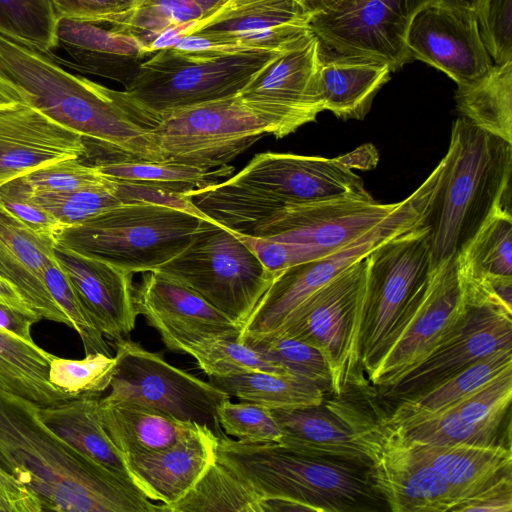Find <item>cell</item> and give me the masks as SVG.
I'll use <instances>...</instances> for the list:
<instances>
[{
  "label": "cell",
  "mask_w": 512,
  "mask_h": 512,
  "mask_svg": "<svg viewBox=\"0 0 512 512\" xmlns=\"http://www.w3.org/2000/svg\"><path fill=\"white\" fill-rule=\"evenodd\" d=\"M0 77L34 106L98 147L101 162L163 161L151 129L159 115L127 91L68 72L48 53L0 30ZM97 164V163H96Z\"/></svg>",
  "instance_id": "6da1fadb"
},
{
  "label": "cell",
  "mask_w": 512,
  "mask_h": 512,
  "mask_svg": "<svg viewBox=\"0 0 512 512\" xmlns=\"http://www.w3.org/2000/svg\"><path fill=\"white\" fill-rule=\"evenodd\" d=\"M38 407L0 389V467L36 496L42 511L163 512L133 483L54 434Z\"/></svg>",
  "instance_id": "7a4b0ae2"
},
{
  "label": "cell",
  "mask_w": 512,
  "mask_h": 512,
  "mask_svg": "<svg viewBox=\"0 0 512 512\" xmlns=\"http://www.w3.org/2000/svg\"><path fill=\"white\" fill-rule=\"evenodd\" d=\"M344 195L368 197L361 177L335 158L264 152L235 176L188 194L208 219L246 233L290 205Z\"/></svg>",
  "instance_id": "3957f363"
},
{
  "label": "cell",
  "mask_w": 512,
  "mask_h": 512,
  "mask_svg": "<svg viewBox=\"0 0 512 512\" xmlns=\"http://www.w3.org/2000/svg\"><path fill=\"white\" fill-rule=\"evenodd\" d=\"M216 458L264 499L313 512H368L385 501L369 469L305 453L283 442L244 443L217 436Z\"/></svg>",
  "instance_id": "277c9868"
},
{
  "label": "cell",
  "mask_w": 512,
  "mask_h": 512,
  "mask_svg": "<svg viewBox=\"0 0 512 512\" xmlns=\"http://www.w3.org/2000/svg\"><path fill=\"white\" fill-rule=\"evenodd\" d=\"M445 156L446 172L425 222L433 267L456 255L497 206L510 203L512 144L460 117Z\"/></svg>",
  "instance_id": "5b68a950"
},
{
  "label": "cell",
  "mask_w": 512,
  "mask_h": 512,
  "mask_svg": "<svg viewBox=\"0 0 512 512\" xmlns=\"http://www.w3.org/2000/svg\"><path fill=\"white\" fill-rule=\"evenodd\" d=\"M203 220L160 204L127 203L64 227L56 245L134 274L151 272L185 250Z\"/></svg>",
  "instance_id": "8992f818"
},
{
  "label": "cell",
  "mask_w": 512,
  "mask_h": 512,
  "mask_svg": "<svg viewBox=\"0 0 512 512\" xmlns=\"http://www.w3.org/2000/svg\"><path fill=\"white\" fill-rule=\"evenodd\" d=\"M447 167L444 156L424 182L380 223L340 249L278 273L243 324L239 341L274 334L289 314L384 242L425 224Z\"/></svg>",
  "instance_id": "52a82bcc"
},
{
  "label": "cell",
  "mask_w": 512,
  "mask_h": 512,
  "mask_svg": "<svg viewBox=\"0 0 512 512\" xmlns=\"http://www.w3.org/2000/svg\"><path fill=\"white\" fill-rule=\"evenodd\" d=\"M351 429L370 460V479L393 512H445L459 502L453 488L417 458L381 406L341 395L324 400Z\"/></svg>",
  "instance_id": "ba28073f"
},
{
  "label": "cell",
  "mask_w": 512,
  "mask_h": 512,
  "mask_svg": "<svg viewBox=\"0 0 512 512\" xmlns=\"http://www.w3.org/2000/svg\"><path fill=\"white\" fill-rule=\"evenodd\" d=\"M159 115L151 134L162 159L209 170L226 166L265 136L284 137L272 115L239 93Z\"/></svg>",
  "instance_id": "9c48e42d"
},
{
  "label": "cell",
  "mask_w": 512,
  "mask_h": 512,
  "mask_svg": "<svg viewBox=\"0 0 512 512\" xmlns=\"http://www.w3.org/2000/svg\"><path fill=\"white\" fill-rule=\"evenodd\" d=\"M155 271L192 289L241 328L276 276L232 230L210 219Z\"/></svg>",
  "instance_id": "30bf717a"
},
{
  "label": "cell",
  "mask_w": 512,
  "mask_h": 512,
  "mask_svg": "<svg viewBox=\"0 0 512 512\" xmlns=\"http://www.w3.org/2000/svg\"><path fill=\"white\" fill-rule=\"evenodd\" d=\"M280 51L205 56L162 49L142 62L125 91L159 115L240 93Z\"/></svg>",
  "instance_id": "8fae6325"
},
{
  "label": "cell",
  "mask_w": 512,
  "mask_h": 512,
  "mask_svg": "<svg viewBox=\"0 0 512 512\" xmlns=\"http://www.w3.org/2000/svg\"><path fill=\"white\" fill-rule=\"evenodd\" d=\"M471 302L457 254L434 266L381 345L367 373L378 388L390 385L425 358L461 324Z\"/></svg>",
  "instance_id": "7c38bea8"
},
{
  "label": "cell",
  "mask_w": 512,
  "mask_h": 512,
  "mask_svg": "<svg viewBox=\"0 0 512 512\" xmlns=\"http://www.w3.org/2000/svg\"><path fill=\"white\" fill-rule=\"evenodd\" d=\"M365 282L364 258L307 297L272 334L317 348L328 364L335 395L345 392L359 365Z\"/></svg>",
  "instance_id": "4fadbf2b"
},
{
  "label": "cell",
  "mask_w": 512,
  "mask_h": 512,
  "mask_svg": "<svg viewBox=\"0 0 512 512\" xmlns=\"http://www.w3.org/2000/svg\"><path fill=\"white\" fill-rule=\"evenodd\" d=\"M359 365L368 373L404 309L433 268L426 224L384 242L366 258Z\"/></svg>",
  "instance_id": "5bb4252c"
},
{
  "label": "cell",
  "mask_w": 512,
  "mask_h": 512,
  "mask_svg": "<svg viewBox=\"0 0 512 512\" xmlns=\"http://www.w3.org/2000/svg\"><path fill=\"white\" fill-rule=\"evenodd\" d=\"M117 365L107 402L143 405L183 421L208 426L224 435L217 417L220 404L230 396L193 374L168 363L139 343L115 340Z\"/></svg>",
  "instance_id": "9a60e30c"
},
{
  "label": "cell",
  "mask_w": 512,
  "mask_h": 512,
  "mask_svg": "<svg viewBox=\"0 0 512 512\" xmlns=\"http://www.w3.org/2000/svg\"><path fill=\"white\" fill-rule=\"evenodd\" d=\"M398 204L344 195L290 205L254 224L245 234L283 242L292 265L297 266L345 246L380 223Z\"/></svg>",
  "instance_id": "2e32d148"
},
{
  "label": "cell",
  "mask_w": 512,
  "mask_h": 512,
  "mask_svg": "<svg viewBox=\"0 0 512 512\" xmlns=\"http://www.w3.org/2000/svg\"><path fill=\"white\" fill-rule=\"evenodd\" d=\"M431 0H348L315 15L310 29L321 51L364 57L389 65L392 71L412 61L406 46L415 14Z\"/></svg>",
  "instance_id": "e0dca14e"
},
{
  "label": "cell",
  "mask_w": 512,
  "mask_h": 512,
  "mask_svg": "<svg viewBox=\"0 0 512 512\" xmlns=\"http://www.w3.org/2000/svg\"><path fill=\"white\" fill-rule=\"evenodd\" d=\"M464 276L469 282L471 302L461 324L420 362L390 385L379 388L384 398H407L495 351L512 349V313L491 301L471 278Z\"/></svg>",
  "instance_id": "ac0fdd59"
},
{
  "label": "cell",
  "mask_w": 512,
  "mask_h": 512,
  "mask_svg": "<svg viewBox=\"0 0 512 512\" xmlns=\"http://www.w3.org/2000/svg\"><path fill=\"white\" fill-rule=\"evenodd\" d=\"M311 18L295 0H227L197 25L194 47L203 55L280 51L311 30Z\"/></svg>",
  "instance_id": "d6986e66"
},
{
  "label": "cell",
  "mask_w": 512,
  "mask_h": 512,
  "mask_svg": "<svg viewBox=\"0 0 512 512\" xmlns=\"http://www.w3.org/2000/svg\"><path fill=\"white\" fill-rule=\"evenodd\" d=\"M320 62V42L310 30L272 58L239 95L272 115L285 137L324 111Z\"/></svg>",
  "instance_id": "ffe728a7"
},
{
  "label": "cell",
  "mask_w": 512,
  "mask_h": 512,
  "mask_svg": "<svg viewBox=\"0 0 512 512\" xmlns=\"http://www.w3.org/2000/svg\"><path fill=\"white\" fill-rule=\"evenodd\" d=\"M406 46L411 60H420L469 83L493 65L479 34L473 11L428 3L413 17Z\"/></svg>",
  "instance_id": "44dd1931"
},
{
  "label": "cell",
  "mask_w": 512,
  "mask_h": 512,
  "mask_svg": "<svg viewBox=\"0 0 512 512\" xmlns=\"http://www.w3.org/2000/svg\"><path fill=\"white\" fill-rule=\"evenodd\" d=\"M138 315L157 330L165 346L175 352L200 337L241 333V326L187 286L159 271L145 272L135 286Z\"/></svg>",
  "instance_id": "7402d4cb"
},
{
  "label": "cell",
  "mask_w": 512,
  "mask_h": 512,
  "mask_svg": "<svg viewBox=\"0 0 512 512\" xmlns=\"http://www.w3.org/2000/svg\"><path fill=\"white\" fill-rule=\"evenodd\" d=\"M88 157L82 135L34 106L0 109V185L44 166Z\"/></svg>",
  "instance_id": "603a6c76"
},
{
  "label": "cell",
  "mask_w": 512,
  "mask_h": 512,
  "mask_svg": "<svg viewBox=\"0 0 512 512\" xmlns=\"http://www.w3.org/2000/svg\"><path fill=\"white\" fill-rule=\"evenodd\" d=\"M511 400L512 368L439 412L396 427L407 441L433 445L499 444L496 436Z\"/></svg>",
  "instance_id": "cb8c5ba5"
},
{
  "label": "cell",
  "mask_w": 512,
  "mask_h": 512,
  "mask_svg": "<svg viewBox=\"0 0 512 512\" xmlns=\"http://www.w3.org/2000/svg\"><path fill=\"white\" fill-rule=\"evenodd\" d=\"M55 257L104 335L115 341L135 328L134 273L59 245Z\"/></svg>",
  "instance_id": "d4e9b609"
},
{
  "label": "cell",
  "mask_w": 512,
  "mask_h": 512,
  "mask_svg": "<svg viewBox=\"0 0 512 512\" xmlns=\"http://www.w3.org/2000/svg\"><path fill=\"white\" fill-rule=\"evenodd\" d=\"M55 246V239L38 235L0 207V278L42 319L72 327L45 280L47 267L57 262Z\"/></svg>",
  "instance_id": "484cf974"
},
{
  "label": "cell",
  "mask_w": 512,
  "mask_h": 512,
  "mask_svg": "<svg viewBox=\"0 0 512 512\" xmlns=\"http://www.w3.org/2000/svg\"><path fill=\"white\" fill-rule=\"evenodd\" d=\"M217 435L206 425L159 451L124 456L134 484L163 512L182 499L216 459Z\"/></svg>",
  "instance_id": "4316f807"
},
{
  "label": "cell",
  "mask_w": 512,
  "mask_h": 512,
  "mask_svg": "<svg viewBox=\"0 0 512 512\" xmlns=\"http://www.w3.org/2000/svg\"><path fill=\"white\" fill-rule=\"evenodd\" d=\"M57 47L70 57L67 60L48 51L58 64L81 73L117 81L126 88L149 56L132 36L102 24L58 16Z\"/></svg>",
  "instance_id": "83f0119b"
},
{
  "label": "cell",
  "mask_w": 512,
  "mask_h": 512,
  "mask_svg": "<svg viewBox=\"0 0 512 512\" xmlns=\"http://www.w3.org/2000/svg\"><path fill=\"white\" fill-rule=\"evenodd\" d=\"M406 442L417 458L433 468L453 488L459 502L511 474V448L501 443L433 445Z\"/></svg>",
  "instance_id": "f1b7e54d"
},
{
  "label": "cell",
  "mask_w": 512,
  "mask_h": 512,
  "mask_svg": "<svg viewBox=\"0 0 512 512\" xmlns=\"http://www.w3.org/2000/svg\"><path fill=\"white\" fill-rule=\"evenodd\" d=\"M282 430L279 442L305 453L354 464L370 471V460L348 425L324 401L290 409H271Z\"/></svg>",
  "instance_id": "f546056e"
},
{
  "label": "cell",
  "mask_w": 512,
  "mask_h": 512,
  "mask_svg": "<svg viewBox=\"0 0 512 512\" xmlns=\"http://www.w3.org/2000/svg\"><path fill=\"white\" fill-rule=\"evenodd\" d=\"M319 90L324 110L342 119L362 120L392 72L388 64L321 51Z\"/></svg>",
  "instance_id": "4dcf8cb0"
},
{
  "label": "cell",
  "mask_w": 512,
  "mask_h": 512,
  "mask_svg": "<svg viewBox=\"0 0 512 512\" xmlns=\"http://www.w3.org/2000/svg\"><path fill=\"white\" fill-rule=\"evenodd\" d=\"M98 413L104 430L123 456L166 449L202 427L143 405L102 398Z\"/></svg>",
  "instance_id": "1f68e13d"
},
{
  "label": "cell",
  "mask_w": 512,
  "mask_h": 512,
  "mask_svg": "<svg viewBox=\"0 0 512 512\" xmlns=\"http://www.w3.org/2000/svg\"><path fill=\"white\" fill-rule=\"evenodd\" d=\"M100 398L99 393H84L58 405L39 406V418L76 450L134 484L123 454L99 420Z\"/></svg>",
  "instance_id": "d6a6232c"
},
{
  "label": "cell",
  "mask_w": 512,
  "mask_h": 512,
  "mask_svg": "<svg viewBox=\"0 0 512 512\" xmlns=\"http://www.w3.org/2000/svg\"><path fill=\"white\" fill-rule=\"evenodd\" d=\"M512 368V349H500L432 386L398 401L388 413L398 427L416 423L452 405Z\"/></svg>",
  "instance_id": "836d02e7"
},
{
  "label": "cell",
  "mask_w": 512,
  "mask_h": 512,
  "mask_svg": "<svg viewBox=\"0 0 512 512\" xmlns=\"http://www.w3.org/2000/svg\"><path fill=\"white\" fill-rule=\"evenodd\" d=\"M52 355L0 328V389L40 407L74 398L49 381Z\"/></svg>",
  "instance_id": "e575fe53"
},
{
  "label": "cell",
  "mask_w": 512,
  "mask_h": 512,
  "mask_svg": "<svg viewBox=\"0 0 512 512\" xmlns=\"http://www.w3.org/2000/svg\"><path fill=\"white\" fill-rule=\"evenodd\" d=\"M457 86L455 100L462 117L512 144V61L493 64L479 78Z\"/></svg>",
  "instance_id": "d590c367"
},
{
  "label": "cell",
  "mask_w": 512,
  "mask_h": 512,
  "mask_svg": "<svg viewBox=\"0 0 512 512\" xmlns=\"http://www.w3.org/2000/svg\"><path fill=\"white\" fill-rule=\"evenodd\" d=\"M216 388L240 400L270 409L321 404L326 391L309 380L290 374L253 371L232 376H208Z\"/></svg>",
  "instance_id": "8d00e7d4"
},
{
  "label": "cell",
  "mask_w": 512,
  "mask_h": 512,
  "mask_svg": "<svg viewBox=\"0 0 512 512\" xmlns=\"http://www.w3.org/2000/svg\"><path fill=\"white\" fill-rule=\"evenodd\" d=\"M227 0H138L128 12L106 25L135 38L146 54L154 40L168 29L207 19ZM149 55V54H148Z\"/></svg>",
  "instance_id": "74e56055"
},
{
  "label": "cell",
  "mask_w": 512,
  "mask_h": 512,
  "mask_svg": "<svg viewBox=\"0 0 512 512\" xmlns=\"http://www.w3.org/2000/svg\"><path fill=\"white\" fill-rule=\"evenodd\" d=\"M114 181L142 184L186 194L220 182L234 171L232 166L205 169L174 161H111L93 164Z\"/></svg>",
  "instance_id": "f35d334b"
},
{
  "label": "cell",
  "mask_w": 512,
  "mask_h": 512,
  "mask_svg": "<svg viewBox=\"0 0 512 512\" xmlns=\"http://www.w3.org/2000/svg\"><path fill=\"white\" fill-rule=\"evenodd\" d=\"M263 498L217 458L166 512H263Z\"/></svg>",
  "instance_id": "ab89813d"
},
{
  "label": "cell",
  "mask_w": 512,
  "mask_h": 512,
  "mask_svg": "<svg viewBox=\"0 0 512 512\" xmlns=\"http://www.w3.org/2000/svg\"><path fill=\"white\" fill-rule=\"evenodd\" d=\"M459 271L473 279L512 276V216L497 206L457 253Z\"/></svg>",
  "instance_id": "60d3db41"
},
{
  "label": "cell",
  "mask_w": 512,
  "mask_h": 512,
  "mask_svg": "<svg viewBox=\"0 0 512 512\" xmlns=\"http://www.w3.org/2000/svg\"><path fill=\"white\" fill-rule=\"evenodd\" d=\"M239 335L233 333L200 337L183 344L179 353L191 355L207 376L223 377L253 371L289 374L282 366L240 342Z\"/></svg>",
  "instance_id": "b9f144b4"
},
{
  "label": "cell",
  "mask_w": 512,
  "mask_h": 512,
  "mask_svg": "<svg viewBox=\"0 0 512 512\" xmlns=\"http://www.w3.org/2000/svg\"><path fill=\"white\" fill-rule=\"evenodd\" d=\"M57 20L50 0H0V30L44 53L57 48Z\"/></svg>",
  "instance_id": "7bdbcfd3"
},
{
  "label": "cell",
  "mask_w": 512,
  "mask_h": 512,
  "mask_svg": "<svg viewBox=\"0 0 512 512\" xmlns=\"http://www.w3.org/2000/svg\"><path fill=\"white\" fill-rule=\"evenodd\" d=\"M243 342L293 376L309 380L332 391L331 373L322 353L315 347L285 336L244 339Z\"/></svg>",
  "instance_id": "ee69618b"
},
{
  "label": "cell",
  "mask_w": 512,
  "mask_h": 512,
  "mask_svg": "<svg viewBox=\"0 0 512 512\" xmlns=\"http://www.w3.org/2000/svg\"><path fill=\"white\" fill-rule=\"evenodd\" d=\"M116 365L115 356L103 353L85 354L83 359L52 355L49 381L73 397L84 393L101 394L110 386Z\"/></svg>",
  "instance_id": "f6af8a7d"
},
{
  "label": "cell",
  "mask_w": 512,
  "mask_h": 512,
  "mask_svg": "<svg viewBox=\"0 0 512 512\" xmlns=\"http://www.w3.org/2000/svg\"><path fill=\"white\" fill-rule=\"evenodd\" d=\"M32 193V192H31ZM33 199L64 227L86 221L123 203L114 182L67 193L33 194Z\"/></svg>",
  "instance_id": "bcb514c9"
},
{
  "label": "cell",
  "mask_w": 512,
  "mask_h": 512,
  "mask_svg": "<svg viewBox=\"0 0 512 512\" xmlns=\"http://www.w3.org/2000/svg\"><path fill=\"white\" fill-rule=\"evenodd\" d=\"M45 280L51 295L69 317L71 328L80 336L85 354L103 353L112 356L103 332L57 262L47 267Z\"/></svg>",
  "instance_id": "7dc6e473"
},
{
  "label": "cell",
  "mask_w": 512,
  "mask_h": 512,
  "mask_svg": "<svg viewBox=\"0 0 512 512\" xmlns=\"http://www.w3.org/2000/svg\"><path fill=\"white\" fill-rule=\"evenodd\" d=\"M217 417L224 433L240 442H279L283 435L272 410L254 402L227 399L218 407Z\"/></svg>",
  "instance_id": "c3c4849f"
},
{
  "label": "cell",
  "mask_w": 512,
  "mask_h": 512,
  "mask_svg": "<svg viewBox=\"0 0 512 512\" xmlns=\"http://www.w3.org/2000/svg\"><path fill=\"white\" fill-rule=\"evenodd\" d=\"M33 194L67 193L106 184L93 164L82 159H66L21 176Z\"/></svg>",
  "instance_id": "681fc988"
},
{
  "label": "cell",
  "mask_w": 512,
  "mask_h": 512,
  "mask_svg": "<svg viewBox=\"0 0 512 512\" xmlns=\"http://www.w3.org/2000/svg\"><path fill=\"white\" fill-rule=\"evenodd\" d=\"M475 15L493 64L512 61V0H483Z\"/></svg>",
  "instance_id": "f907efd6"
},
{
  "label": "cell",
  "mask_w": 512,
  "mask_h": 512,
  "mask_svg": "<svg viewBox=\"0 0 512 512\" xmlns=\"http://www.w3.org/2000/svg\"><path fill=\"white\" fill-rule=\"evenodd\" d=\"M0 207L38 235L55 239L64 226L32 197L22 177L0 185Z\"/></svg>",
  "instance_id": "816d5d0a"
},
{
  "label": "cell",
  "mask_w": 512,
  "mask_h": 512,
  "mask_svg": "<svg viewBox=\"0 0 512 512\" xmlns=\"http://www.w3.org/2000/svg\"><path fill=\"white\" fill-rule=\"evenodd\" d=\"M138 0H53L58 16L106 24L132 9Z\"/></svg>",
  "instance_id": "f5cc1de1"
},
{
  "label": "cell",
  "mask_w": 512,
  "mask_h": 512,
  "mask_svg": "<svg viewBox=\"0 0 512 512\" xmlns=\"http://www.w3.org/2000/svg\"><path fill=\"white\" fill-rule=\"evenodd\" d=\"M512 510V476L507 474L478 492L459 502L451 511L510 512Z\"/></svg>",
  "instance_id": "db71d44e"
},
{
  "label": "cell",
  "mask_w": 512,
  "mask_h": 512,
  "mask_svg": "<svg viewBox=\"0 0 512 512\" xmlns=\"http://www.w3.org/2000/svg\"><path fill=\"white\" fill-rule=\"evenodd\" d=\"M0 498L11 512H40L42 506L36 496L0 467Z\"/></svg>",
  "instance_id": "11a10c76"
},
{
  "label": "cell",
  "mask_w": 512,
  "mask_h": 512,
  "mask_svg": "<svg viewBox=\"0 0 512 512\" xmlns=\"http://www.w3.org/2000/svg\"><path fill=\"white\" fill-rule=\"evenodd\" d=\"M42 318L36 314H26L0 304V328L28 343H35L31 328Z\"/></svg>",
  "instance_id": "9f6ffc18"
},
{
  "label": "cell",
  "mask_w": 512,
  "mask_h": 512,
  "mask_svg": "<svg viewBox=\"0 0 512 512\" xmlns=\"http://www.w3.org/2000/svg\"><path fill=\"white\" fill-rule=\"evenodd\" d=\"M471 279L490 300L512 313V276L489 275Z\"/></svg>",
  "instance_id": "6f0895ef"
},
{
  "label": "cell",
  "mask_w": 512,
  "mask_h": 512,
  "mask_svg": "<svg viewBox=\"0 0 512 512\" xmlns=\"http://www.w3.org/2000/svg\"><path fill=\"white\" fill-rule=\"evenodd\" d=\"M335 159L351 170L353 168L370 170L377 166L379 154L374 145L366 143L347 154L335 157Z\"/></svg>",
  "instance_id": "680465c9"
},
{
  "label": "cell",
  "mask_w": 512,
  "mask_h": 512,
  "mask_svg": "<svg viewBox=\"0 0 512 512\" xmlns=\"http://www.w3.org/2000/svg\"><path fill=\"white\" fill-rule=\"evenodd\" d=\"M0 304L26 314H36L21 298L18 292L2 278H0Z\"/></svg>",
  "instance_id": "91938a15"
},
{
  "label": "cell",
  "mask_w": 512,
  "mask_h": 512,
  "mask_svg": "<svg viewBox=\"0 0 512 512\" xmlns=\"http://www.w3.org/2000/svg\"><path fill=\"white\" fill-rule=\"evenodd\" d=\"M297 1L312 17L318 14L326 13L336 9L338 6L348 0H295Z\"/></svg>",
  "instance_id": "94428289"
},
{
  "label": "cell",
  "mask_w": 512,
  "mask_h": 512,
  "mask_svg": "<svg viewBox=\"0 0 512 512\" xmlns=\"http://www.w3.org/2000/svg\"><path fill=\"white\" fill-rule=\"evenodd\" d=\"M21 102H25L21 92L0 77V109Z\"/></svg>",
  "instance_id": "6125c7cd"
},
{
  "label": "cell",
  "mask_w": 512,
  "mask_h": 512,
  "mask_svg": "<svg viewBox=\"0 0 512 512\" xmlns=\"http://www.w3.org/2000/svg\"><path fill=\"white\" fill-rule=\"evenodd\" d=\"M432 3L442 5L445 7L456 8V9H465L473 11L474 13L477 11L483 0H431Z\"/></svg>",
  "instance_id": "be15d7a7"
},
{
  "label": "cell",
  "mask_w": 512,
  "mask_h": 512,
  "mask_svg": "<svg viewBox=\"0 0 512 512\" xmlns=\"http://www.w3.org/2000/svg\"><path fill=\"white\" fill-rule=\"evenodd\" d=\"M0 512H11L8 504L0 498Z\"/></svg>",
  "instance_id": "e7e4bbea"
},
{
  "label": "cell",
  "mask_w": 512,
  "mask_h": 512,
  "mask_svg": "<svg viewBox=\"0 0 512 512\" xmlns=\"http://www.w3.org/2000/svg\"><path fill=\"white\" fill-rule=\"evenodd\" d=\"M50 1L52 2L53 0H50ZM52 4H53V3H52Z\"/></svg>",
  "instance_id": "03108f58"
}]
</instances>
